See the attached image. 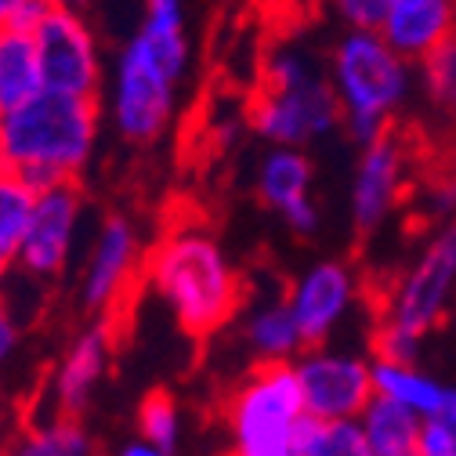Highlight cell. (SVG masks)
Wrapping results in <instances>:
<instances>
[{
  "instance_id": "6da1fadb",
  "label": "cell",
  "mask_w": 456,
  "mask_h": 456,
  "mask_svg": "<svg viewBox=\"0 0 456 456\" xmlns=\"http://www.w3.org/2000/svg\"><path fill=\"white\" fill-rule=\"evenodd\" d=\"M189 59L185 0H142V22L120 47L109 84V120L127 145L149 149L175 124Z\"/></svg>"
},
{
  "instance_id": "7a4b0ae2",
  "label": "cell",
  "mask_w": 456,
  "mask_h": 456,
  "mask_svg": "<svg viewBox=\"0 0 456 456\" xmlns=\"http://www.w3.org/2000/svg\"><path fill=\"white\" fill-rule=\"evenodd\" d=\"M192 340H210L247 308V279L207 217H175L145 257V282Z\"/></svg>"
},
{
  "instance_id": "3957f363",
  "label": "cell",
  "mask_w": 456,
  "mask_h": 456,
  "mask_svg": "<svg viewBox=\"0 0 456 456\" xmlns=\"http://www.w3.org/2000/svg\"><path fill=\"white\" fill-rule=\"evenodd\" d=\"M102 131L98 98L40 91L0 124V167L22 175L33 189L80 182Z\"/></svg>"
},
{
  "instance_id": "277c9868",
  "label": "cell",
  "mask_w": 456,
  "mask_h": 456,
  "mask_svg": "<svg viewBox=\"0 0 456 456\" xmlns=\"http://www.w3.org/2000/svg\"><path fill=\"white\" fill-rule=\"evenodd\" d=\"M247 124L268 145L308 149L345 124L330 73L305 47H275L261 66V84L247 105Z\"/></svg>"
},
{
  "instance_id": "5b68a950",
  "label": "cell",
  "mask_w": 456,
  "mask_h": 456,
  "mask_svg": "<svg viewBox=\"0 0 456 456\" xmlns=\"http://www.w3.org/2000/svg\"><path fill=\"white\" fill-rule=\"evenodd\" d=\"M413 62L403 59L380 33L348 29L330 51V84L345 112V134L366 149L391 131L398 109L413 91Z\"/></svg>"
},
{
  "instance_id": "8992f818",
  "label": "cell",
  "mask_w": 456,
  "mask_h": 456,
  "mask_svg": "<svg viewBox=\"0 0 456 456\" xmlns=\"http://www.w3.org/2000/svg\"><path fill=\"white\" fill-rule=\"evenodd\" d=\"M224 456H301L305 395L294 362L250 366L221 403Z\"/></svg>"
},
{
  "instance_id": "52a82bcc",
  "label": "cell",
  "mask_w": 456,
  "mask_h": 456,
  "mask_svg": "<svg viewBox=\"0 0 456 456\" xmlns=\"http://www.w3.org/2000/svg\"><path fill=\"white\" fill-rule=\"evenodd\" d=\"M145 243L131 214H105L98 221V232L87 247L80 282H77V305L84 319H109L127 308L131 294L145 282Z\"/></svg>"
},
{
  "instance_id": "ba28073f",
  "label": "cell",
  "mask_w": 456,
  "mask_h": 456,
  "mask_svg": "<svg viewBox=\"0 0 456 456\" xmlns=\"http://www.w3.org/2000/svg\"><path fill=\"white\" fill-rule=\"evenodd\" d=\"M456 305V221L442 224L380 297L377 322L428 337Z\"/></svg>"
},
{
  "instance_id": "9c48e42d",
  "label": "cell",
  "mask_w": 456,
  "mask_h": 456,
  "mask_svg": "<svg viewBox=\"0 0 456 456\" xmlns=\"http://www.w3.org/2000/svg\"><path fill=\"white\" fill-rule=\"evenodd\" d=\"M294 373L305 395L308 417L322 424L359 420L373 403V359L345 348L315 345L294 359Z\"/></svg>"
},
{
  "instance_id": "30bf717a",
  "label": "cell",
  "mask_w": 456,
  "mask_h": 456,
  "mask_svg": "<svg viewBox=\"0 0 456 456\" xmlns=\"http://www.w3.org/2000/svg\"><path fill=\"white\" fill-rule=\"evenodd\" d=\"M84 214H87V196L80 182L40 189L22 250H19V275L37 279V282L62 279L77 254Z\"/></svg>"
},
{
  "instance_id": "8fae6325",
  "label": "cell",
  "mask_w": 456,
  "mask_h": 456,
  "mask_svg": "<svg viewBox=\"0 0 456 456\" xmlns=\"http://www.w3.org/2000/svg\"><path fill=\"white\" fill-rule=\"evenodd\" d=\"M29 33H33L37 51H40V69H44L47 91L98 98L102 80H105L102 47H98L91 22L80 12L47 8Z\"/></svg>"
},
{
  "instance_id": "7c38bea8",
  "label": "cell",
  "mask_w": 456,
  "mask_h": 456,
  "mask_svg": "<svg viewBox=\"0 0 456 456\" xmlns=\"http://www.w3.org/2000/svg\"><path fill=\"white\" fill-rule=\"evenodd\" d=\"M359 294H362V279L348 261L326 257L297 272L287 282V301L294 308L305 345L308 348L330 345L333 333L355 312Z\"/></svg>"
},
{
  "instance_id": "4fadbf2b",
  "label": "cell",
  "mask_w": 456,
  "mask_h": 456,
  "mask_svg": "<svg viewBox=\"0 0 456 456\" xmlns=\"http://www.w3.org/2000/svg\"><path fill=\"white\" fill-rule=\"evenodd\" d=\"M112 352H117V322L109 319H87L62 348L59 362L51 370L47 380V398H51V413L59 417H84L91 406L94 391L102 387Z\"/></svg>"
},
{
  "instance_id": "5bb4252c",
  "label": "cell",
  "mask_w": 456,
  "mask_h": 456,
  "mask_svg": "<svg viewBox=\"0 0 456 456\" xmlns=\"http://www.w3.org/2000/svg\"><path fill=\"white\" fill-rule=\"evenodd\" d=\"M406 175H410L406 142L395 131H387L380 142H373L359 152L355 178H352V224L362 236L377 232L391 217V210L403 203Z\"/></svg>"
},
{
  "instance_id": "9a60e30c",
  "label": "cell",
  "mask_w": 456,
  "mask_h": 456,
  "mask_svg": "<svg viewBox=\"0 0 456 456\" xmlns=\"http://www.w3.org/2000/svg\"><path fill=\"white\" fill-rule=\"evenodd\" d=\"M380 37L410 62H424L456 37V0H391Z\"/></svg>"
},
{
  "instance_id": "2e32d148",
  "label": "cell",
  "mask_w": 456,
  "mask_h": 456,
  "mask_svg": "<svg viewBox=\"0 0 456 456\" xmlns=\"http://www.w3.org/2000/svg\"><path fill=\"white\" fill-rule=\"evenodd\" d=\"M240 340L250 352L254 366H275V362H294L308 345L301 337V326L294 319V308L287 301V290L268 297V301H254L243 308V322H240Z\"/></svg>"
},
{
  "instance_id": "e0dca14e",
  "label": "cell",
  "mask_w": 456,
  "mask_h": 456,
  "mask_svg": "<svg viewBox=\"0 0 456 456\" xmlns=\"http://www.w3.org/2000/svg\"><path fill=\"white\" fill-rule=\"evenodd\" d=\"M312 178H315V167L312 156L305 149H290V145H272L254 170V192L257 200L282 214L290 210L294 203L312 196Z\"/></svg>"
},
{
  "instance_id": "ac0fdd59",
  "label": "cell",
  "mask_w": 456,
  "mask_h": 456,
  "mask_svg": "<svg viewBox=\"0 0 456 456\" xmlns=\"http://www.w3.org/2000/svg\"><path fill=\"white\" fill-rule=\"evenodd\" d=\"M373 391L413 410L424 420H435L449 398V384H442L417 362H391V359H373Z\"/></svg>"
},
{
  "instance_id": "d6986e66",
  "label": "cell",
  "mask_w": 456,
  "mask_h": 456,
  "mask_svg": "<svg viewBox=\"0 0 456 456\" xmlns=\"http://www.w3.org/2000/svg\"><path fill=\"white\" fill-rule=\"evenodd\" d=\"M0 456H98V442L80 417L51 413L37 424H26Z\"/></svg>"
},
{
  "instance_id": "ffe728a7",
  "label": "cell",
  "mask_w": 456,
  "mask_h": 456,
  "mask_svg": "<svg viewBox=\"0 0 456 456\" xmlns=\"http://www.w3.org/2000/svg\"><path fill=\"white\" fill-rule=\"evenodd\" d=\"M40 189H33L22 175L0 167V290L19 272V250L33 217Z\"/></svg>"
},
{
  "instance_id": "44dd1931",
  "label": "cell",
  "mask_w": 456,
  "mask_h": 456,
  "mask_svg": "<svg viewBox=\"0 0 456 456\" xmlns=\"http://www.w3.org/2000/svg\"><path fill=\"white\" fill-rule=\"evenodd\" d=\"M47 91L44 69H40V51L29 29H8L4 51H0V109H19L29 98Z\"/></svg>"
},
{
  "instance_id": "7402d4cb",
  "label": "cell",
  "mask_w": 456,
  "mask_h": 456,
  "mask_svg": "<svg viewBox=\"0 0 456 456\" xmlns=\"http://www.w3.org/2000/svg\"><path fill=\"white\" fill-rule=\"evenodd\" d=\"M359 428H362L373 456H413L420 431H424V417L391 403V398L373 395V403L359 417Z\"/></svg>"
},
{
  "instance_id": "603a6c76",
  "label": "cell",
  "mask_w": 456,
  "mask_h": 456,
  "mask_svg": "<svg viewBox=\"0 0 456 456\" xmlns=\"http://www.w3.org/2000/svg\"><path fill=\"white\" fill-rule=\"evenodd\" d=\"M182 428H185L182 424V406H178V398L170 395V391L156 387V391H149L142 403H138V413H134L138 438H145V442H152L159 449L175 452L178 442H182Z\"/></svg>"
},
{
  "instance_id": "cb8c5ba5",
  "label": "cell",
  "mask_w": 456,
  "mask_h": 456,
  "mask_svg": "<svg viewBox=\"0 0 456 456\" xmlns=\"http://www.w3.org/2000/svg\"><path fill=\"white\" fill-rule=\"evenodd\" d=\"M301 456H373L359 420H340V424H322L308 417L305 424V442Z\"/></svg>"
},
{
  "instance_id": "d4e9b609",
  "label": "cell",
  "mask_w": 456,
  "mask_h": 456,
  "mask_svg": "<svg viewBox=\"0 0 456 456\" xmlns=\"http://www.w3.org/2000/svg\"><path fill=\"white\" fill-rule=\"evenodd\" d=\"M417 66H420V87L428 102L445 112H456V37L435 47Z\"/></svg>"
},
{
  "instance_id": "484cf974",
  "label": "cell",
  "mask_w": 456,
  "mask_h": 456,
  "mask_svg": "<svg viewBox=\"0 0 456 456\" xmlns=\"http://www.w3.org/2000/svg\"><path fill=\"white\" fill-rule=\"evenodd\" d=\"M333 4H337L340 19L348 22V29H373V33H380L391 0H333Z\"/></svg>"
},
{
  "instance_id": "4316f807",
  "label": "cell",
  "mask_w": 456,
  "mask_h": 456,
  "mask_svg": "<svg viewBox=\"0 0 456 456\" xmlns=\"http://www.w3.org/2000/svg\"><path fill=\"white\" fill-rule=\"evenodd\" d=\"M424 210L431 221H456V178H435L424 192Z\"/></svg>"
},
{
  "instance_id": "83f0119b",
  "label": "cell",
  "mask_w": 456,
  "mask_h": 456,
  "mask_svg": "<svg viewBox=\"0 0 456 456\" xmlns=\"http://www.w3.org/2000/svg\"><path fill=\"white\" fill-rule=\"evenodd\" d=\"M19 348H22V319L4 297H0V373L12 366Z\"/></svg>"
},
{
  "instance_id": "f1b7e54d",
  "label": "cell",
  "mask_w": 456,
  "mask_h": 456,
  "mask_svg": "<svg viewBox=\"0 0 456 456\" xmlns=\"http://www.w3.org/2000/svg\"><path fill=\"white\" fill-rule=\"evenodd\" d=\"M417 456H456V428L442 420H424Z\"/></svg>"
},
{
  "instance_id": "f546056e",
  "label": "cell",
  "mask_w": 456,
  "mask_h": 456,
  "mask_svg": "<svg viewBox=\"0 0 456 456\" xmlns=\"http://www.w3.org/2000/svg\"><path fill=\"white\" fill-rule=\"evenodd\" d=\"M47 12L44 0H0V26L4 29H33Z\"/></svg>"
},
{
  "instance_id": "4dcf8cb0",
  "label": "cell",
  "mask_w": 456,
  "mask_h": 456,
  "mask_svg": "<svg viewBox=\"0 0 456 456\" xmlns=\"http://www.w3.org/2000/svg\"><path fill=\"white\" fill-rule=\"evenodd\" d=\"M282 221H287V228H290V232L297 236V240H312L315 232H319V207H315V200L308 196V200H301V203H294L290 210H282L279 214Z\"/></svg>"
},
{
  "instance_id": "1f68e13d",
  "label": "cell",
  "mask_w": 456,
  "mask_h": 456,
  "mask_svg": "<svg viewBox=\"0 0 456 456\" xmlns=\"http://www.w3.org/2000/svg\"><path fill=\"white\" fill-rule=\"evenodd\" d=\"M109 456H175V452L159 449V445H152V442H145V438H131V442H124L120 449H112Z\"/></svg>"
},
{
  "instance_id": "d6a6232c",
  "label": "cell",
  "mask_w": 456,
  "mask_h": 456,
  "mask_svg": "<svg viewBox=\"0 0 456 456\" xmlns=\"http://www.w3.org/2000/svg\"><path fill=\"white\" fill-rule=\"evenodd\" d=\"M435 420H442V424L456 428V387H449V398H445V406H442V413H438Z\"/></svg>"
},
{
  "instance_id": "836d02e7",
  "label": "cell",
  "mask_w": 456,
  "mask_h": 456,
  "mask_svg": "<svg viewBox=\"0 0 456 456\" xmlns=\"http://www.w3.org/2000/svg\"><path fill=\"white\" fill-rule=\"evenodd\" d=\"M47 8H54V12H80L84 15V8L91 4V0H44Z\"/></svg>"
},
{
  "instance_id": "e575fe53",
  "label": "cell",
  "mask_w": 456,
  "mask_h": 456,
  "mask_svg": "<svg viewBox=\"0 0 456 456\" xmlns=\"http://www.w3.org/2000/svg\"><path fill=\"white\" fill-rule=\"evenodd\" d=\"M4 37H8V29H4V26H0V51H4Z\"/></svg>"
},
{
  "instance_id": "d590c367",
  "label": "cell",
  "mask_w": 456,
  "mask_h": 456,
  "mask_svg": "<svg viewBox=\"0 0 456 456\" xmlns=\"http://www.w3.org/2000/svg\"><path fill=\"white\" fill-rule=\"evenodd\" d=\"M0 124H4V109H0Z\"/></svg>"
},
{
  "instance_id": "8d00e7d4",
  "label": "cell",
  "mask_w": 456,
  "mask_h": 456,
  "mask_svg": "<svg viewBox=\"0 0 456 456\" xmlns=\"http://www.w3.org/2000/svg\"><path fill=\"white\" fill-rule=\"evenodd\" d=\"M413 456H417V452H413Z\"/></svg>"
}]
</instances>
